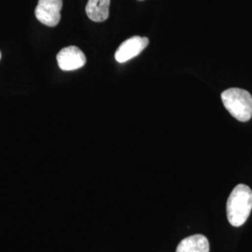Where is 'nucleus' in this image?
<instances>
[{
	"instance_id": "2",
	"label": "nucleus",
	"mask_w": 252,
	"mask_h": 252,
	"mask_svg": "<svg viewBox=\"0 0 252 252\" xmlns=\"http://www.w3.org/2000/svg\"><path fill=\"white\" fill-rule=\"evenodd\" d=\"M221 100L230 114L240 122H248L252 117V96L248 91L231 88L221 94Z\"/></svg>"
},
{
	"instance_id": "8",
	"label": "nucleus",
	"mask_w": 252,
	"mask_h": 252,
	"mask_svg": "<svg viewBox=\"0 0 252 252\" xmlns=\"http://www.w3.org/2000/svg\"><path fill=\"white\" fill-rule=\"evenodd\" d=\"M0 59H1V53H0Z\"/></svg>"
},
{
	"instance_id": "1",
	"label": "nucleus",
	"mask_w": 252,
	"mask_h": 252,
	"mask_svg": "<svg viewBox=\"0 0 252 252\" xmlns=\"http://www.w3.org/2000/svg\"><path fill=\"white\" fill-rule=\"evenodd\" d=\"M252 210V190L245 184H238L227 200L226 212L231 225H243Z\"/></svg>"
},
{
	"instance_id": "5",
	"label": "nucleus",
	"mask_w": 252,
	"mask_h": 252,
	"mask_svg": "<svg viewBox=\"0 0 252 252\" xmlns=\"http://www.w3.org/2000/svg\"><path fill=\"white\" fill-rule=\"evenodd\" d=\"M57 62L63 71H72L85 64L86 57L78 47L69 46L62 49L57 54Z\"/></svg>"
},
{
	"instance_id": "3",
	"label": "nucleus",
	"mask_w": 252,
	"mask_h": 252,
	"mask_svg": "<svg viewBox=\"0 0 252 252\" xmlns=\"http://www.w3.org/2000/svg\"><path fill=\"white\" fill-rule=\"evenodd\" d=\"M63 0H38L35 9L36 19L47 27H56L61 20Z\"/></svg>"
},
{
	"instance_id": "6",
	"label": "nucleus",
	"mask_w": 252,
	"mask_h": 252,
	"mask_svg": "<svg viewBox=\"0 0 252 252\" xmlns=\"http://www.w3.org/2000/svg\"><path fill=\"white\" fill-rule=\"evenodd\" d=\"M176 252H209V242L205 235H190L180 241Z\"/></svg>"
},
{
	"instance_id": "4",
	"label": "nucleus",
	"mask_w": 252,
	"mask_h": 252,
	"mask_svg": "<svg viewBox=\"0 0 252 252\" xmlns=\"http://www.w3.org/2000/svg\"><path fill=\"white\" fill-rule=\"evenodd\" d=\"M149 44V38L144 36H132L124 41L115 53L119 63H126L140 54Z\"/></svg>"
},
{
	"instance_id": "7",
	"label": "nucleus",
	"mask_w": 252,
	"mask_h": 252,
	"mask_svg": "<svg viewBox=\"0 0 252 252\" xmlns=\"http://www.w3.org/2000/svg\"><path fill=\"white\" fill-rule=\"evenodd\" d=\"M110 0H89L86 5V14L94 22H104L109 15Z\"/></svg>"
}]
</instances>
